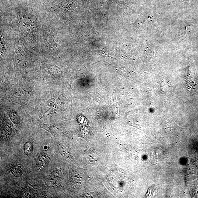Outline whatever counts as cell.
<instances>
[{
    "label": "cell",
    "mask_w": 198,
    "mask_h": 198,
    "mask_svg": "<svg viewBox=\"0 0 198 198\" xmlns=\"http://www.w3.org/2000/svg\"><path fill=\"white\" fill-rule=\"evenodd\" d=\"M10 170L13 175L15 177L21 176L23 172V167L20 164L14 163L10 166Z\"/></svg>",
    "instance_id": "1"
},
{
    "label": "cell",
    "mask_w": 198,
    "mask_h": 198,
    "mask_svg": "<svg viewBox=\"0 0 198 198\" xmlns=\"http://www.w3.org/2000/svg\"><path fill=\"white\" fill-rule=\"evenodd\" d=\"M49 162V158L45 154H42L38 157L36 160V165L39 169L44 168Z\"/></svg>",
    "instance_id": "2"
},
{
    "label": "cell",
    "mask_w": 198,
    "mask_h": 198,
    "mask_svg": "<svg viewBox=\"0 0 198 198\" xmlns=\"http://www.w3.org/2000/svg\"><path fill=\"white\" fill-rule=\"evenodd\" d=\"M33 149V145L31 142L28 141L25 143L24 145V151L26 155L30 156L32 154Z\"/></svg>",
    "instance_id": "3"
},
{
    "label": "cell",
    "mask_w": 198,
    "mask_h": 198,
    "mask_svg": "<svg viewBox=\"0 0 198 198\" xmlns=\"http://www.w3.org/2000/svg\"><path fill=\"white\" fill-rule=\"evenodd\" d=\"M57 146L59 152L61 154V155L63 157L67 158L68 155L65 147L60 142L57 143Z\"/></svg>",
    "instance_id": "4"
},
{
    "label": "cell",
    "mask_w": 198,
    "mask_h": 198,
    "mask_svg": "<svg viewBox=\"0 0 198 198\" xmlns=\"http://www.w3.org/2000/svg\"><path fill=\"white\" fill-rule=\"evenodd\" d=\"M61 174V170L58 169V168H55L52 170L51 172V176L52 178L55 179L57 180L60 177Z\"/></svg>",
    "instance_id": "5"
}]
</instances>
